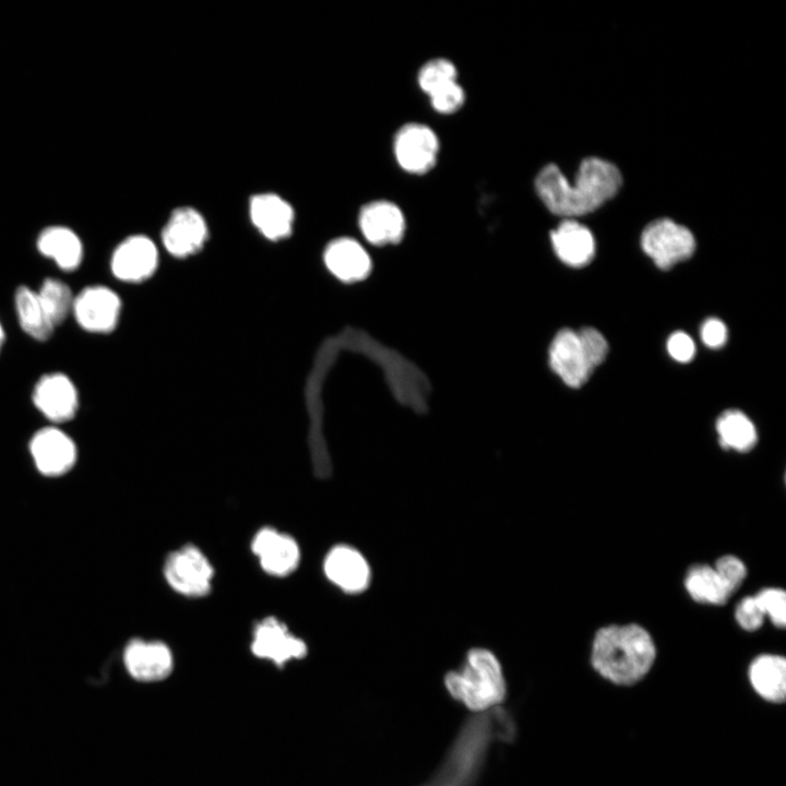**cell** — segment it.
<instances>
[{"mask_svg": "<svg viewBox=\"0 0 786 786\" xmlns=\"http://www.w3.org/2000/svg\"><path fill=\"white\" fill-rule=\"evenodd\" d=\"M641 246L657 267L668 270L693 254L695 239L687 227L669 218H660L644 228Z\"/></svg>", "mask_w": 786, "mask_h": 786, "instance_id": "obj_6", "label": "cell"}, {"mask_svg": "<svg viewBox=\"0 0 786 786\" xmlns=\"http://www.w3.org/2000/svg\"><path fill=\"white\" fill-rule=\"evenodd\" d=\"M431 107L441 115H451L460 110L465 103L463 86L454 81L433 92L429 96Z\"/></svg>", "mask_w": 786, "mask_h": 786, "instance_id": "obj_31", "label": "cell"}, {"mask_svg": "<svg viewBox=\"0 0 786 786\" xmlns=\"http://www.w3.org/2000/svg\"><path fill=\"white\" fill-rule=\"evenodd\" d=\"M735 619L741 629L752 632L762 627L765 615L754 596H746L736 606Z\"/></svg>", "mask_w": 786, "mask_h": 786, "instance_id": "obj_32", "label": "cell"}, {"mask_svg": "<svg viewBox=\"0 0 786 786\" xmlns=\"http://www.w3.org/2000/svg\"><path fill=\"white\" fill-rule=\"evenodd\" d=\"M32 403L51 424L72 420L80 408V394L72 379L61 372L41 374L32 390Z\"/></svg>", "mask_w": 786, "mask_h": 786, "instance_id": "obj_8", "label": "cell"}, {"mask_svg": "<svg viewBox=\"0 0 786 786\" xmlns=\"http://www.w3.org/2000/svg\"><path fill=\"white\" fill-rule=\"evenodd\" d=\"M446 690L475 714L499 707L507 694L502 668L489 650L472 648L464 664L444 678Z\"/></svg>", "mask_w": 786, "mask_h": 786, "instance_id": "obj_4", "label": "cell"}, {"mask_svg": "<svg viewBox=\"0 0 786 786\" xmlns=\"http://www.w3.org/2000/svg\"><path fill=\"white\" fill-rule=\"evenodd\" d=\"M214 569L206 556L188 544L171 551L164 563L168 585L187 597H202L211 591Z\"/></svg>", "mask_w": 786, "mask_h": 786, "instance_id": "obj_5", "label": "cell"}, {"mask_svg": "<svg viewBox=\"0 0 786 786\" xmlns=\"http://www.w3.org/2000/svg\"><path fill=\"white\" fill-rule=\"evenodd\" d=\"M123 665L131 678L139 682H159L174 671L170 647L157 640H130L123 650Z\"/></svg>", "mask_w": 786, "mask_h": 786, "instance_id": "obj_12", "label": "cell"}, {"mask_svg": "<svg viewBox=\"0 0 786 786\" xmlns=\"http://www.w3.org/2000/svg\"><path fill=\"white\" fill-rule=\"evenodd\" d=\"M763 614L776 627L786 626V593L779 587H766L754 595Z\"/></svg>", "mask_w": 786, "mask_h": 786, "instance_id": "obj_29", "label": "cell"}, {"mask_svg": "<svg viewBox=\"0 0 786 786\" xmlns=\"http://www.w3.org/2000/svg\"><path fill=\"white\" fill-rule=\"evenodd\" d=\"M206 237V223L202 215L192 207L175 210L162 234L165 248L170 254L179 258L200 250Z\"/></svg>", "mask_w": 786, "mask_h": 786, "instance_id": "obj_17", "label": "cell"}, {"mask_svg": "<svg viewBox=\"0 0 786 786\" xmlns=\"http://www.w3.org/2000/svg\"><path fill=\"white\" fill-rule=\"evenodd\" d=\"M683 584L690 597L701 604L720 606L735 593L714 565L708 564L690 567Z\"/></svg>", "mask_w": 786, "mask_h": 786, "instance_id": "obj_25", "label": "cell"}, {"mask_svg": "<svg viewBox=\"0 0 786 786\" xmlns=\"http://www.w3.org/2000/svg\"><path fill=\"white\" fill-rule=\"evenodd\" d=\"M557 257L565 264L581 267L595 255V240L591 230L572 218L563 219L550 234Z\"/></svg>", "mask_w": 786, "mask_h": 786, "instance_id": "obj_20", "label": "cell"}, {"mask_svg": "<svg viewBox=\"0 0 786 786\" xmlns=\"http://www.w3.org/2000/svg\"><path fill=\"white\" fill-rule=\"evenodd\" d=\"M753 691L764 701L781 704L786 699V659L777 654H760L748 667Z\"/></svg>", "mask_w": 786, "mask_h": 786, "instance_id": "obj_21", "label": "cell"}, {"mask_svg": "<svg viewBox=\"0 0 786 786\" xmlns=\"http://www.w3.org/2000/svg\"><path fill=\"white\" fill-rule=\"evenodd\" d=\"M4 342H5V331H4L3 325H2V323H1V321H0V352H1L2 347H3Z\"/></svg>", "mask_w": 786, "mask_h": 786, "instance_id": "obj_36", "label": "cell"}, {"mask_svg": "<svg viewBox=\"0 0 786 786\" xmlns=\"http://www.w3.org/2000/svg\"><path fill=\"white\" fill-rule=\"evenodd\" d=\"M251 549L263 571L273 576H286L296 570L300 560L297 541L288 534L273 527L255 533Z\"/></svg>", "mask_w": 786, "mask_h": 786, "instance_id": "obj_14", "label": "cell"}, {"mask_svg": "<svg viewBox=\"0 0 786 786\" xmlns=\"http://www.w3.org/2000/svg\"><path fill=\"white\" fill-rule=\"evenodd\" d=\"M323 570L326 577L347 594L364 592L371 579L365 557L348 545L334 546L325 556Z\"/></svg>", "mask_w": 786, "mask_h": 786, "instance_id": "obj_16", "label": "cell"}, {"mask_svg": "<svg viewBox=\"0 0 786 786\" xmlns=\"http://www.w3.org/2000/svg\"><path fill=\"white\" fill-rule=\"evenodd\" d=\"M14 308L22 331L37 342H47L56 326L48 317L37 291L20 285L14 291Z\"/></svg>", "mask_w": 786, "mask_h": 786, "instance_id": "obj_24", "label": "cell"}, {"mask_svg": "<svg viewBox=\"0 0 786 786\" xmlns=\"http://www.w3.org/2000/svg\"><path fill=\"white\" fill-rule=\"evenodd\" d=\"M573 183L555 164L544 166L534 181L537 195L552 214L573 219L594 212L614 198L622 177L612 163L587 157L581 162Z\"/></svg>", "mask_w": 786, "mask_h": 786, "instance_id": "obj_1", "label": "cell"}, {"mask_svg": "<svg viewBox=\"0 0 786 786\" xmlns=\"http://www.w3.org/2000/svg\"><path fill=\"white\" fill-rule=\"evenodd\" d=\"M701 337L706 346L719 348L727 340L726 325L716 318L707 319L701 327Z\"/></svg>", "mask_w": 786, "mask_h": 786, "instance_id": "obj_35", "label": "cell"}, {"mask_svg": "<svg viewBox=\"0 0 786 786\" xmlns=\"http://www.w3.org/2000/svg\"><path fill=\"white\" fill-rule=\"evenodd\" d=\"M158 252L154 242L142 235L130 236L114 250L110 259L112 275L126 283L147 279L156 270Z\"/></svg>", "mask_w": 786, "mask_h": 786, "instance_id": "obj_13", "label": "cell"}, {"mask_svg": "<svg viewBox=\"0 0 786 786\" xmlns=\"http://www.w3.org/2000/svg\"><path fill=\"white\" fill-rule=\"evenodd\" d=\"M121 308V299L115 290L93 284L75 294L72 317L87 333L108 334L116 329Z\"/></svg>", "mask_w": 786, "mask_h": 786, "instance_id": "obj_7", "label": "cell"}, {"mask_svg": "<svg viewBox=\"0 0 786 786\" xmlns=\"http://www.w3.org/2000/svg\"><path fill=\"white\" fill-rule=\"evenodd\" d=\"M36 291L56 327L72 315L75 294L66 282L55 277H46Z\"/></svg>", "mask_w": 786, "mask_h": 786, "instance_id": "obj_27", "label": "cell"}, {"mask_svg": "<svg viewBox=\"0 0 786 786\" xmlns=\"http://www.w3.org/2000/svg\"><path fill=\"white\" fill-rule=\"evenodd\" d=\"M454 81H457V68L443 57L426 61L417 73L418 86L428 96Z\"/></svg>", "mask_w": 786, "mask_h": 786, "instance_id": "obj_28", "label": "cell"}, {"mask_svg": "<svg viewBox=\"0 0 786 786\" xmlns=\"http://www.w3.org/2000/svg\"><path fill=\"white\" fill-rule=\"evenodd\" d=\"M718 441L723 449L749 452L758 441L753 422L740 410L724 412L716 421Z\"/></svg>", "mask_w": 786, "mask_h": 786, "instance_id": "obj_26", "label": "cell"}, {"mask_svg": "<svg viewBox=\"0 0 786 786\" xmlns=\"http://www.w3.org/2000/svg\"><path fill=\"white\" fill-rule=\"evenodd\" d=\"M549 362L552 370L571 388L584 384L592 373L577 333L570 329L559 331L552 340L549 348Z\"/></svg>", "mask_w": 786, "mask_h": 786, "instance_id": "obj_18", "label": "cell"}, {"mask_svg": "<svg viewBox=\"0 0 786 786\" xmlns=\"http://www.w3.org/2000/svg\"><path fill=\"white\" fill-rule=\"evenodd\" d=\"M440 143L436 132L421 122H407L395 133L393 153L406 172L424 175L437 164Z\"/></svg>", "mask_w": 786, "mask_h": 786, "instance_id": "obj_9", "label": "cell"}, {"mask_svg": "<svg viewBox=\"0 0 786 786\" xmlns=\"http://www.w3.org/2000/svg\"><path fill=\"white\" fill-rule=\"evenodd\" d=\"M324 262L338 279L350 283L365 278L371 260L360 243L352 238H337L326 247Z\"/></svg>", "mask_w": 786, "mask_h": 786, "instance_id": "obj_22", "label": "cell"}, {"mask_svg": "<svg viewBox=\"0 0 786 786\" xmlns=\"http://www.w3.org/2000/svg\"><path fill=\"white\" fill-rule=\"evenodd\" d=\"M250 650L257 658L271 662L277 668L308 654L306 642L274 617L264 618L254 626Z\"/></svg>", "mask_w": 786, "mask_h": 786, "instance_id": "obj_10", "label": "cell"}, {"mask_svg": "<svg viewBox=\"0 0 786 786\" xmlns=\"http://www.w3.org/2000/svg\"><path fill=\"white\" fill-rule=\"evenodd\" d=\"M358 224L364 237L376 246L400 242L406 228L401 207L384 199L365 204L359 212Z\"/></svg>", "mask_w": 786, "mask_h": 786, "instance_id": "obj_15", "label": "cell"}, {"mask_svg": "<svg viewBox=\"0 0 786 786\" xmlns=\"http://www.w3.org/2000/svg\"><path fill=\"white\" fill-rule=\"evenodd\" d=\"M714 568L735 590V592L741 586L747 576L746 564L740 558L734 555H724L719 557L715 561Z\"/></svg>", "mask_w": 786, "mask_h": 786, "instance_id": "obj_33", "label": "cell"}, {"mask_svg": "<svg viewBox=\"0 0 786 786\" xmlns=\"http://www.w3.org/2000/svg\"><path fill=\"white\" fill-rule=\"evenodd\" d=\"M250 218L267 239L279 240L291 233L294 211L290 204L275 193H261L251 198Z\"/></svg>", "mask_w": 786, "mask_h": 786, "instance_id": "obj_19", "label": "cell"}, {"mask_svg": "<svg viewBox=\"0 0 786 786\" xmlns=\"http://www.w3.org/2000/svg\"><path fill=\"white\" fill-rule=\"evenodd\" d=\"M512 715L501 706L475 714L461 727L445 758L421 786H475L490 747L514 738Z\"/></svg>", "mask_w": 786, "mask_h": 786, "instance_id": "obj_2", "label": "cell"}, {"mask_svg": "<svg viewBox=\"0 0 786 786\" xmlns=\"http://www.w3.org/2000/svg\"><path fill=\"white\" fill-rule=\"evenodd\" d=\"M577 337L584 353L588 368L593 371L606 358L608 353V344L600 332L594 327H584L580 330Z\"/></svg>", "mask_w": 786, "mask_h": 786, "instance_id": "obj_30", "label": "cell"}, {"mask_svg": "<svg viewBox=\"0 0 786 786\" xmlns=\"http://www.w3.org/2000/svg\"><path fill=\"white\" fill-rule=\"evenodd\" d=\"M36 247L39 253L51 259L63 272H74L83 261V245L80 237L70 228L51 226L38 236Z\"/></svg>", "mask_w": 786, "mask_h": 786, "instance_id": "obj_23", "label": "cell"}, {"mask_svg": "<svg viewBox=\"0 0 786 786\" xmlns=\"http://www.w3.org/2000/svg\"><path fill=\"white\" fill-rule=\"evenodd\" d=\"M28 446L36 468L49 477L68 473L78 458L73 439L55 425L38 429L32 436Z\"/></svg>", "mask_w": 786, "mask_h": 786, "instance_id": "obj_11", "label": "cell"}, {"mask_svg": "<svg viewBox=\"0 0 786 786\" xmlns=\"http://www.w3.org/2000/svg\"><path fill=\"white\" fill-rule=\"evenodd\" d=\"M667 350L675 360L688 362L694 356L695 346L688 334L684 332H676L668 338Z\"/></svg>", "mask_w": 786, "mask_h": 786, "instance_id": "obj_34", "label": "cell"}, {"mask_svg": "<svg viewBox=\"0 0 786 786\" xmlns=\"http://www.w3.org/2000/svg\"><path fill=\"white\" fill-rule=\"evenodd\" d=\"M651 633L638 623L608 624L598 629L591 647V665L607 681L622 687L640 682L656 659Z\"/></svg>", "mask_w": 786, "mask_h": 786, "instance_id": "obj_3", "label": "cell"}]
</instances>
